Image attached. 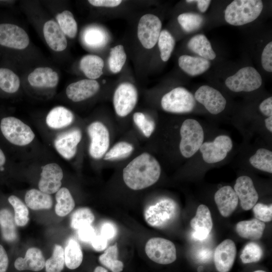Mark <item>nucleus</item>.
Masks as SVG:
<instances>
[{
    "label": "nucleus",
    "mask_w": 272,
    "mask_h": 272,
    "mask_svg": "<svg viewBox=\"0 0 272 272\" xmlns=\"http://www.w3.org/2000/svg\"><path fill=\"white\" fill-rule=\"evenodd\" d=\"M161 172L158 160L151 154L145 152L127 164L123 169L122 177L127 187L139 190L155 184L159 179Z\"/></svg>",
    "instance_id": "obj_1"
},
{
    "label": "nucleus",
    "mask_w": 272,
    "mask_h": 272,
    "mask_svg": "<svg viewBox=\"0 0 272 272\" xmlns=\"http://www.w3.org/2000/svg\"><path fill=\"white\" fill-rule=\"evenodd\" d=\"M262 9L263 3L260 0L233 1L225 10V19L232 25H243L257 18Z\"/></svg>",
    "instance_id": "obj_2"
},
{
    "label": "nucleus",
    "mask_w": 272,
    "mask_h": 272,
    "mask_svg": "<svg viewBox=\"0 0 272 272\" xmlns=\"http://www.w3.org/2000/svg\"><path fill=\"white\" fill-rule=\"evenodd\" d=\"M177 203L171 198L160 199L148 207L144 212L146 222L151 226L162 228L171 224L178 213Z\"/></svg>",
    "instance_id": "obj_3"
},
{
    "label": "nucleus",
    "mask_w": 272,
    "mask_h": 272,
    "mask_svg": "<svg viewBox=\"0 0 272 272\" xmlns=\"http://www.w3.org/2000/svg\"><path fill=\"white\" fill-rule=\"evenodd\" d=\"M180 134V152L184 157L190 158L199 149L203 143L202 127L197 120L187 119L181 126Z\"/></svg>",
    "instance_id": "obj_4"
},
{
    "label": "nucleus",
    "mask_w": 272,
    "mask_h": 272,
    "mask_svg": "<svg viewBox=\"0 0 272 272\" xmlns=\"http://www.w3.org/2000/svg\"><path fill=\"white\" fill-rule=\"evenodd\" d=\"M0 127L5 138L17 146H26L31 143L35 138V134L31 128L15 117L3 118Z\"/></svg>",
    "instance_id": "obj_5"
},
{
    "label": "nucleus",
    "mask_w": 272,
    "mask_h": 272,
    "mask_svg": "<svg viewBox=\"0 0 272 272\" xmlns=\"http://www.w3.org/2000/svg\"><path fill=\"white\" fill-rule=\"evenodd\" d=\"M194 96L183 87L175 88L165 94L161 99V104L165 111L173 113L191 112L195 106Z\"/></svg>",
    "instance_id": "obj_6"
},
{
    "label": "nucleus",
    "mask_w": 272,
    "mask_h": 272,
    "mask_svg": "<svg viewBox=\"0 0 272 272\" xmlns=\"http://www.w3.org/2000/svg\"><path fill=\"white\" fill-rule=\"evenodd\" d=\"M226 86L235 92H251L258 89L262 84V78L254 67L245 66L227 78Z\"/></svg>",
    "instance_id": "obj_7"
},
{
    "label": "nucleus",
    "mask_w": 272,
    "mask_h": 272,
    "mask_svg": "<svg viewBox=\"0 0 272 272\" xmlns=\"http://www.w3.org/2000/svg\"><path fill=\"white\" fill-rule=\"evenodd\" d=\"M145 252L153 261L161 264H168L176 259V249L171 241L160 237L149 239L145 246Z\"/></svg>",
    "instance_id": "obj_8"
},
{
    "label": "nucleus",
    "mask_w": 272,
    "mask_h": 272,
    "mask_svg": "<svg viewBox=\"0 0 272 272\" xmlns=\"http://www.w3.org/2000/svg\"><path fill=\"white\" fill-rule=\"evenodd\" d=\"M138 99L135 87L129 82H123L115 89L113 104L116 114L120 117L129 114L137 105Z\"/></svg>",
    "instance_id": "obj_9"
},
{
    "label": "nucleus",
    "mask_w": 272,
    "mask_h": 272,
    "mask_svg": "<svg viewBox=\"0 0 272 272\" xmlns=\"http://www.w3.org/2000/svg\"><path fill=\"white\" fill-rule=\"evenodd\" d=\"M90 139L89 153L94 159L104 157L110 146L109 132L104 124L98 121L91 123L87 127Z\"/></svg>",
    "instance_id": "obj_10"
},
{
    "label": "nucleus",
    "mask_w": 272,
    "mask_h": 272,
    "mask_svg": "<svg viewBox=\"0 0 272 272\" xmlns=\"http://www.w3.org/2000/svg\"><path fill=\"white\" fill-rule=\"evenodd\" d=\"M162 28L160 19L155 15L147 14L140 19L138 25V39L146 49H151L158 41Z\"/></svg>",
    "instance_id": "obj_11"
},
{
    "label": "nucleus",
    "mask_w": 272,
    "mask_h": 272,
    "mask_svg": "<svg viewBox=\"0 0 272 272\" xmlns=\"http://www.w3.org/2000/svg\"><path fill=\"white\" fill-rule=\"evenodd\" d=\"M233 148L231 138L226 135L217 137L213 142L203 143L199 148L203 160L207 163L219 162L224 159Z\"/></svg>",
    "instance_id": "obj_12"
},
{
    "label": "nucleus",
    "mask_w": 272,
    "mask_h": 272,
    "mask_svg": "<svg viewBox=\"0 0 272 272\" xmlns=\"http://www.w3.org/2000/svg\"><path fill=\"white\" fill-rule=\"evenodd\" d=\"M29 44V36L22 28L12 24H0V45L13 49H23Z\"/></svg>",
    "instance_id": "obj_13"
},
{
    "label": "nucleus",
    "mask_w": 272,
    "mask_h": 272,
    "mask_svg": "<svg viewBox=\"0 0 272 272\" xmlns=\"http://www.w3.org/2000/svg\"><path fill=\"white\" fill-rule=\"evenodd\" d=\"M82 138L81 130L73 128L58 134L54 140V146L63 158L70 160L75 156Z\"/></svg>",
    "instance_id": "obj_14"
},
{
    "label": "nucleus",
    "mask_w": 272,
    "mask_h": 272,
    "mask_svg": "<svg viewBox=\"0 0 272 272\" xmlns=\"http://www.w3.org/2000/svg\"><path fill=\"white\" fill-rule=\"evenodd\" d=\"M194 97L212 114L220 113L226 107V100L222 94L207 85L200 87L195 92Z\"/></svg>",
    "instance_id": "obj_15"
},
{
    "label": "nucleus",
    "mask_w": 272,
    "mask_h": 272,
    "mask_svg": "<svg viewBox=\"0 0 272 272\" xmlns=\"http://www.w3.org/2000/svg\"><path fill=\"white\" fill-rule=\"evenodd\" d=\"M40 176L38 187L42 192L50 194L60 188L63 172L57 164L51 163L43 166Z\"/></svg>",
    "instance_id": "obj_16"
},
{
    "label": "nucleus",
    "mask_w": 272,
    "mask_h": 272,
    "mask_svg": "<svg viewBox=\"0 0 272 272\" xmlns=\"http://www.w3.org/2000/svg\"><path fill=\"white\" fill-rule=\"evenodd\" d=\"M241 208L245 211L251 209L258 199V194L252 180L247 176H241L236 180L234 187Z\"/></svg>",
    "instance_id": "obj_17"
},
{
    "label": "nucleus",
    "mask_w": 272,
    "mask_h": 272,
    "mask_svg": "<svg viewBox=\"0 0 272 272\" xmlns=\"http://www.w3.org/2000/svg\"><path fill=\"white\" fill-rule=\"evenodd\" d=\"M237 253L234 241L226 239L215 249L214 259L217 270L219 272H228L232 267Z\"/></svg>",
    "instance_id": "obj_18"
},
{
    "label": "nucleus",
    "mask_w": 272,
    "mask_h": 272,
    "mask_svg": "<svg viewBox=\"0 0 272 272\" xmlns=\"http://www.w3.org/2000/svg\"><path fill=\"white\" fill-rule=\"evenodd\" d=\"M100 89L95 80L83 79L71 83L66 89L67 97L73 102H80L95 95Z\"/></svg>",
    "instance_id": "obj_19"
},
{
    "label": "nucleus",
    "mask_w": 272,
    "mask_h": 272,
    "mask_svg": "<svg viewBox=\"0 0 272 272\" xmlns=\"http://www.w3.org/2000/svg\"><path fill=\"white\" fill-rule=\"evenodd\" d=\"M190 224L194 230L193 234L194 238L200 240L206 239L210 233L213 225L211 212L208 207L200 205Z\"/></svg>",
    "instance_id": "obj_20"
},
{
    "label": "nucleus",
    "mask_w": 272,
    "mask_h": 272,
    "mask_svg": "<svg viewBox=\"0 0 272 272\" xmlns=\"http://www.w3.org/2000/svg\"><path fill=\"white\" fill-rule=\"evenodd\" d=\"M215 201L221 215L224 217L230 216L236 209L238 198L234 189L230 186H224L215 193Z\"/></svg>",
    "instance_id": "obj_21"
},
{
    "label": "nucleus",
    "mask_w": 272,
    "mask_h": 272,
    "mask_svg": "<svg viewBox=\"0 0 272 272\" xmlns=\"http://www.w3.org/2000/svg\"><path fill=\"white\" fill-rule=\"evenodd\" d=\"M45 258L41 250L36 247H31L27 250L24 257H20L16 259L14 266L20 271H38L45 267Z\"/></svg>",
    "instance_id": "obj_22"
},
{
    "label": "nucleus",
    "mask_w": 272,
    "mask_h": 272,
    "mask_svg": "<svg viewBox=\"0 0 272 272\" xmlns=\"http://www.w3.org/2000/svg\"><path fill=\"white\" fill-rule=\"evenodd\" d=\"M43 34L48 46L55 51H61L67 47L65 37L58 24L53 20L45 22L43 26Z\"/></svg>",
    "instance_id": "obj_23"
},
{
    "label": "nucleus",
    "mask_w": 272,
    "mask_h": 272,
    "mask_svg": "<svg viewBox=\"0 0 272 272\" xmlns=\"http://www.w3.org/2000/svg\"><path fill=\"white\" fill-rule=\"evenodd\" d=\"M28 80L33 87L37 88H53L58 84L57 73L48 67L35 69L28 76Z\"/></svg>",
    "instance_id": "obj_24"
},
{
    "label": "nucleus",
    "mask_w": 272,
    "mask_h": 272,
    "mask_svg": "<svg viewBox=\"0 0 272 272\" xmlns=\"http://www.w3.org/2000/svg\"><path fill=\"white\" fill-rule=\"evenodd\" d=\"M178 64L188 75L196 76L206 72L211 63L210 60L201 57L182 55L178 58Z\"/></svg>",
    "instance_id": "obj_25"
},
{
    "label": "nucleus",
    "mask_w": 272,
    "mask_h": 272,
    "mask_svg": "<svg viewBox=\"0 0 272 272\" xmlns=\"http://www.w3.org/2000/svg\"><path fill=\"white\" fill-rule=\"evenodd\" d=\"M74 119L72 112L63 106L52 108L46 117V123L51 128L60 129L71 125Z\"/></svg>",
    "instance_id": "obj_26"
},
{
    "label": "nucleus",
    "mask_w": 272,
    "mask_h": 272,
    "mask_svg": "<svg viewBox=\"0 0 272 272\" xmlns=\"http://www.w3.org/2000/svg\"><path fill=\"white\" fill-rule=\"evenodd\" d=\"M265 228L264 222L254 218L238 222L236 226V231L243 238L257 240L262 237Z\"/></svg>",
    "instance_id": "obj_27"
},
{
    "label": "nucleus",
    "mask_w": 272,
    "mask_h": 272,
    "mask_svg": "<svg viewBox=\"0 0 272 272\" xmlns=\"http://www.w3.org/2000/svg\"><path fill=\"white\" fill-rule=\"evenodd\" d=\"M80 67L87 78L95 80L103 74L104 61L101 57L98 55L88 54L81 58Z\"/></svg>",
    "instance_id": "obj_28"
},
{
    "label": "nucleus",
    "mask_w": 272,
    "mask_h": 272,
    "mask_svg": "<svg viewBox=\"0 0 272 272\" xmlns=\"http://www.w3.org/2000/svg\"><path fill=\"white\" fill-rule=\"evenodd\" d=\"M188 48L201 57L213 60L216 54L206 36L201 34L193 36L187 43Z\"/></svg>",
    "instance_id": "obj_29"
},
{
    "label": "nucleus",
    "mask_w": 272,
    "mask_h": 272,
    "mask_svg": "<svg viewBox=\"0 0 272 272\" xmlns=\"http://www.w3.org/2000/svg\"><path fill=\"white\" fill-rule=\"evenodd\" d=\"M25 201L27 206L33 210H49L53 204L50 194L36 189H31L27 191Z\"/></svg>",
    "instance_id": "obj_30"
},
{
    "label": "nucleus",
    "mask_w": 272,
    "mask_h": 272,
    "mask_svg": "<svg viewBox=\"0 0 272 272\" xmlns=\"http://www.w3.org/2000/svg\"><path fill=\"white\" fill-rule=\"evenodd\" d=\"M0 228L5 240L14 242L17 239L18 234L14 217L7 209L0 210Z\"/></svg>",
    "instance_id": "obj_31"
},
{
    "label": "nucleus",
    "mask_w": 272,
    "mask_h": 272,
    "mask_svg": "<svg viewBox=\"0 0 272 272\" xmlns=\"http://www.w3.org/2000/svg\"><path fill=\"white\" fill-rule=\"evenodd\" d=\"M65 264L67 268L75 269L82 262L83 254L79 243L73 238H70L64 250Z\"/></svg>",
    "instance_id": "obj_32"
},
{
    "label": "nucleus",
    "mask_w": 272,
    "mask_h": 272,
    "mask_svg": "<svg viewBox=\"0 0 272 272\" xmlns=\"http://www.w3.org/2000/svg\"><path fill=\"white\" fill-rule=\"evenodd\" d=\"M55 199V212L58 216H66L75 208V200L69 190L65 187L60 188L56 192Z\"/></svg>",
    "instance_id": "obj_33"
},
{
    "label": "nucleus",
    "mask_w": 272,
    "mask_h": 272,
    "mask_svg": "<svg viewBox=\"0 0 272 272\" xmlns=\"http://www.w3.org/2000/svg\"><path fill=\"white\" fill-rule=\"evenodd\" d=\"M118 248L116 244L110 246L99 257L100 262L112 272H121L124 267L123 262L117 259Z\"/></svg>",
    "instance_id": "obj_34"
},
{
    "label": "nucleus",
    "mask_w": 272,
    "mask_h": 272,
    "mask_svg": "<svg viewBox=\"0 0 272 272\" xmlns=\"http://www.w3.org/2000/svg\"><path fill=\"white\" fill-rule=\"evenodd\" d=\"M250 164L256 169L272 173V152L264 148L258 149L249 160Z\"/></svg>",
    "instance_id": "obj_35"
},
{
    "label": "nucleus",
    "mask_w": 272,
    "mask_h": 272,
    "mask_svg": "<svg viewBox=\"0 0 272 272\" xmlns=\"http://www.w3.org/2000/svg\"><path fill=\"white\" fill-rule=\"evenodd\" d=\"M57 24L65 35L74 38L78 31L77 22L73 14L68 10L59 13L56 17Z\"/></svg>",
    "instance_id": "obj_36"
},
{
    "label": "nucleus",
    "mask_w": 272,
    "mask_h": 272,
    "mask_svg": "<svg viewBox=\"0 0 272 272\" xmlns=\"http://www.w3.org/2000/svg\"><path fill=\"white\" fill-rule=\"evenodd\" d=\"M20 81L19 77L12 70L0 68V88L8 93H14L19 89Z\"/></svg>",
    "instance_id": "obj_37"
},
{
    "label": "nucleus",
    "mask_w": 272,
    "mask_h": 272,
    "mask_svg": "<svg viewBox=\"0 0 272 272\" xmlns=\"http://www.w3.org/2000/svg\"><path fill=\"white\" fill-rule=\"evenodd\" d=\"M126 54L122 45H117L110 50L108 59L109 68L116 74L121 71L126 60Z\"/></svg>",
    "instance_id": "obj_38"
},
{
    "label": "nucleus",
    "mask_w": 272,
    "mask_h": 272,
    "mask_svg": "<svg viewBox=\"0 0 272 272\" xmlns=\"http://www.w3.org/2000/svg\"><path fill=\"white\" fill-rule=\"evenodd\" d=\"M177 20L184 31L187 33L194 32L199 29L203 23V18L198 14L185 13L180 14Z\"/></svg>",
    "instance_id": "obj_39"
},
{
    "label": "nucleus",
    "mask_w": 272,
    "mask_h": 272,
    "mask_svg": "<svg viewBox=\"0 0 272 272\" xmlns=\"http://www.w3.org/2000/svg\"><path fill=\"white\" fill-rule=\"evenodd\" d=\"M134 147L130 143L120 141L115 144L107 151L103 157L106 161H114L128 157L133 152Z\"/></svg>",
    "instance_id": "obj_40"
},
{
    "label": "nucleus",
    "mask_w": 272,
    "mask_h": 272,
    "mask_svg": "<svg viewBox=\"0 0 272 272\" xmlns=\"http://www.w3.org/2000/svg\"><path fill=\"white\" fill-rule=\"evenodd\" d=\"M95 219L94 215L88 208L83 207L78 209L72 215L71 227L75 230L91 225Z\"/></svg>",
    "instance_id": "obj_41"
},
{
    "label": "nucleus",
    "mask_w": 272,
    "mask_h": 272,
    "mask_svg": "<svg viewBox=\"0 0 272 272\" xmlns=\"http://www.w3.org/2000/svg\"><path fill=\"white\" fill-rule=\"evenodd\" d=\"M8 200L14 209V219L16 225L20 227L26 225L29 220V210L26 206L15 195H11Z\"/></svg>",
    "instance_id": "obj_42"
},
{
    "label": "nucleus",
    "mask_w": 272,
    "mask_h": 272,
    "mask_svg": "<svg viewBox=\"0 0 272 272\" xmlns=\"http://www.w3.org/2000/svg\"><path fill=\"white\" fill-rule=\"evenodd\" d=\"M65 263L64 249L61 246L55 244L52 256L45 261L46 272H61Z\"/></svg>",
    "instance_id": "obj_43"
},
{
    "label": "nucleus",
    "mask_w": 272,
    "mask_h": 272,
    "mask_svg": "<svg viewBox=\"0 0 272 272\" xmlns=\"http://www.w3.org/2000/svg\"><path fill=\"white\" fill-rule=\"evenodd\" d=\"M157 42L161 58L163 61H167L170 57L174 48L175 39L169 31L163 30L160 32Z\"/></svg>",
    "instance_id": "obj_44"
},
{
    "label": "nucleus",
    "mask_w": 272,
    "mask_h": 272,
    "mask_svg": "<svg viewBox=\"0 0 272 272\" xmlns=\"http://www.w3.org/2000/svg\"><path fill=\"white\" fill-rule=\"evenodd\" d=\"M262 255L261 247L256 243L251 242L244 246L240 257L243 263H249L258 261Z\"/></svg>",
    "instance_id": "obj_45"
},
{
    "label": "nucleus",
    "mask_w": 272,
    "mask_h": 272,
    "mask_svg": "<svg viewBox=\"0 0 272 272\" xmlns=\"http://www.w3.org/2000/svg\"><path fill=\"white\" fill-rule=\"evenodd\" d=\"M133 120L146 138L152 135L155 128V123L152 119L142 112H137L133 114Z\"/></svg>",
    "instance_id": "obj_46"
},
{
    "label": "nucleus",
    "mask_w": 272,
    "mask_h": 272,
    "mask_svg": "<svg viewBox=\"0 0 272 272\" xmlns=\"http://www.w3.org/2000/svg\"><path fill=\"white\" fill-rule=\"evenodd\" d=\"M84 39L86 44L92 47H99L103 44L104 35L97 28L91 27L86 30Z\"/></svg>",
    "instance_id": "obj_47"
},
{
    "label": "nucleus",
    "mask_w": 272,
    "mask_h": 272,
    "mask_svg": "<svg viewBox=\"0 0 272 272\" xmlns=\"http://www.w3.org/2000/svg\"><path fill=\"white\" fill-rule=\"evenodd\" d=\"M253 212L256 219L262 222H268L272 220V206H267L261 203H256Z\"/></svg>",
    "instance_id": "obj_48"
},
{
    "label": "nucleus",
    "mask_w": 272,
    "mask_h": 272,
    "mask_svg": "<svg viewBox=\"0 0 272 272\" xmlns=\"http://www.w3.org/2000/svg\"><path fill=\"white\" fill-rule=\"evenodd\" d=\"M261 64L264 70L272 72V42H269L264 48L261 54Z\"/></svg>",
    "instance_id": "obj_49"
},
{
    "label": "nucleus",
    "mask_w": 272,
    "mask_h": 272,
    "mask_svg": "<svg viewBox=\"0 0 272 272\" xmlns=\"http://www.w3.org/2000/svg\"><path fill=\"white\" fill-rule=\"evenodd\" d=\"M78 234L80 240L86 243H91L96 235L95 231L91 225L81 228L78 230Z\"/></svg>",
    "instance_id": "obj_50"
},
{
    "label": "nucleus",
    "mask_w": 272,
    "mask_h": 272,
    "mask_svg": "<svg viewBox=\"0 0 272 272\" xmlns=\"http://www.w3.org/2000/svg\"><path fill=\"white\" fill-rule=\"evenodd\" d=\"M116 234L115 226L110 222L104 223L101 227L100 235L107 240L113 239Z\"/></svg>",
    "instance_id": "obj_51"
},
{
    "label": "nucleus",
    "mask_w": 272,
    "mask_h": 272,
    "mask_svg": "<svg viewBox=\"0 0 272 272\" xmlns=\"http://www.w3.org/2000/svg\"><path fill=\"white\" fill-rule=\"evenodd\" d=\"M88 2L93 6L97 7L114 8L119 6L122 2L120 0H89Z\"/></svg>",
    "instance_id": "obj_52"
},
{
    "label": "nucleus",
    "mask_w": 272,
    "mask_h": 272,
    "mask_svg": "<svg viewBox=\"0 0 272 272\" xmlns=\"http://www.w3.org/2000/svg\"><path fill=\"white\" fill-rule=\"evenodd\" d=\"M108 240L101 235H96L91 243L93 248L97 251H102L107 245Z\"/></svg>",
    "instance_id": "obj_53"
},
{
    "label": "nucleus",
    "mask_w": 272,
    "mask_h": 272,
    "mask_svg": "<svg viewBox=\"0 0 272 272\" xmlns=\"http://www.w3.org/2000/svg\"><path fill=\"white\" fill-rule=\"evenodd\" d=\"M260 112L265 116L272 115V97H270L264 99L259 106Z\"/></svg>",
    "instance_id": "obj_54"
},
{
    "label": "nucleus",
    "mask_w": 272,
    "mask_h": 272,
    "mask_svg": "<svg viewBox=\"0 0 272 272\" xmlns=\"http://www.w3.org/2000/svg\"><path fill=\"white\" fill-rule=\"evenodd\" d=\"M8 265V254L4 247L0 244V272H6Z\"/></svg>",
    "instance_id": "obj_55"
},
{
    "label": "nucleus",
    "mask_w": 272,
    "mask_h": 272,
    "mask_svg": "<svg viewBox=\"0 0 272 272\" xmlns=\"http://www.w3.org/2000/svg\"><path fill=\"white\" fill-rule=\"evenodd\" d=\"M188 3H196L197 5L198 10L202 13H205L208 9L211 1L210 0H196V1H186Z\"/></svg>",
    "instance_id": "obj_56"
},
{
    "label": "nucleus",
    "mask_w": 272,
    "mask_h": 272,
    "mask_svg": "<svg viewBox=\"0 0 272 272\" xmlns=\"http://www.w3.org/2000/svg\"><path fill=\"white\" fill-rule=\"evenodd\" d=\"M265 125L266 128L270 132H272V115L268 116L265 119Z\"/></svg>",
    "instance_id": "obj_57"
},
{
    "label": "nucleus",
    "mask_w": 272,
    "mask_h": 272,
    "mask_svg": "<svg viewBox=\"0 0 272 272\" xmlns=\"http://www.w3.org/2000/svg\"><path fill=\"white\" fill-rule=\"evenodd\" d=\"M6 162V157L3 151L0 149V167L4 165Z\"/></svg>",
    "instance_id": "obj_58"
},
{
    "label": "nucleus",
    "mask_w": 272,
    "mask_h": 272,
    "mask_svg": "<svg viewBox=\"0 0 272 272\" xmlns=\"http://www.w3.org/2000/svg\"><path fill=\"white\" fill-rule=\"evenodd\" d=\"M94 272H108V271L106 268H104L103 267L98 266L95 268Z\"/></svg>",
    "instance_id": "obj_59"
},
{
    "label": "nucleus",
    "mask_w": 272,
    "mask_h": 272,
    "mask_svg": "<svg viewBox=\"0 0 272 272\" xmlns=\"http://www.w3.org/2000/svg\"><path fill=\"white\" fill-rule=\"evenodd\" d=\"M253 272H266V271H265L264 270H255V271H254Z\"/></svg>",
    "instance_id": "obj_60"
}]
</instances>
